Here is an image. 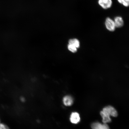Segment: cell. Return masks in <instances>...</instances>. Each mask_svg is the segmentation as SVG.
Here are the masks:
<instances>
[{"mask_svg": "<svg viewBox=\"0 0 129 129\" xmlns=\"http://www.w3.org/2000/svg\"><path fill=\"white\" fill-rule=\"evenodd\" d=\"M103 113L108 115L114 117H117L118 115L117 112L116 110L113 107L111 106H106L104 108L102 111Z\"/></svg>", "mask_w": 129, "mask_h": 129, "instance_id": "6da1fadb", "label": "cell"}, {"mask_svg": "<svg viewBox=\"0 0 129 129\" xmlns=\"http://www.w3.org/2000/svg\"><path fill=\"white\" fill-rule=\"evenodd\" d=\"M105 25L106 28L110 31H114L115 30L116 27L114 21L109 17L106 19Z\"/></svg>", "mask_w": 129, "mask_h": 129, "instance_id": "7a4b0ae2", "label": "cell"}, {"mask_svg": "<svg viewBox=\"0 0 129 129\" xmlns=\"http://www.w3.org/2000/svg\"><path fill=\"white\" fill-rule=\"evenodd\" d=\"M112 4V0H99L98 4L103 9H106L110 8Z\"/></svg>", "mask_w": 129, "mask_h": 129, "instance_id": "3957f363", "label": "cell"}, {"mask_svg": "<svg viewBox=\"0 0 129 129\" xmlns=\"http://www.w3.org/2000/svg\"><path fill=\"white\" fill-rule=\"evenodd\" d=\"M91 127L92 129H109L107 124H102L99 122L93 123L91 125Z\"/></svg>", "mask_w": 129, "mask_h": 129, "instance_id": "277c9868", "label": "cell"}, {"mask_svg": "<svg viewBox=\"0 0 129 129\" xmlns=\"http://www.w3.org/2000/svg\"><path fill=\"white\" fill-rule=\"evenodd\" d=\"M70 120L73 123L77 124L78 123L80 120L79 114L76 112L72 113L70 116Z\"/></svg>", "mask_w": 129, "mask_h": 129, "instance_id": "5b68a950", "label": "cell"}, {"mask_svg": "<svg viewBox=\"0 0 129 129\" xmlns=\"http://www.w3.org/2000/svg\"><path fill=\"white\" fill-rule=\"evenodd\" d=\"M63 104L66 106H70L72 105L73 103V99L70 96H66L63 99Z\"/></svg>", "mask_w": 129, "mask_h": 129, "instance_id": "8992f818", "label": "cell"}, {"mask_svg": "<svg viewBox=\"0 0 129 129\" xmlns=\"http://www.w3.org/2000/svg\"><path fill=\"white\" fill-rule=\"evenodd\" d=\"M114 23L115 27L117 28H120L123 26L124 22L122 17H117L114 18Z\"/></svg>", "mask_w": 129, "mask_h": 129, "instance_id": "52a82bcc", "label": "cell"}, {"mask_svg": "<svg viewBox=\"0 0 129 129\" xmlns=\"http://www.w3.org/2000/svg\"><path fill=\"white\" fill-rule=\"evenodd\" d=\"M100 114L103 118L102 121L103 123L107 124L111 122V119L110 116L104 114L102 111L101 112Z\"/></svg>", "mask_w": 129, "mask_h": 129, "instance_id": "ba28073f", "label": "cell"}, {"mask_svg": "<svg viewBox=\"0 0 129 129\" xmlns=\"http://www.w3.org/2000/svg\"><path fill=\"white\" fill-rule=\"evenodd\" d=\"M69 44L72 45L77 48H79L80 43L79 40L76 39H70L69 41Z\"/></svg>", "mask_w": 129, "mask_h": 129, "instance_id": "9c48e42d", "label": "cell"}, {"mask_svg": "<svg viewBox=\"0 0 129 129\" xmlns=\"http://www.w3.org/2000/svg\"><path fill=\"white\" fill-rule=\"evenodd\" d=\"M117 1L125 7H128L129 6V0H117Z\"/></svg>", "mask_w": 129, "mask_h": 129, "instance_id": "30bf717a", "label": "cell"}, {"mask_svg": "<svg viewBox=\"0 0 129 129\" xmlns=\"http://www.w3.org/2000/svg\"><path fill=\"white\" fill-rule=\"evenodd\" d=\"M68 48L69 51L73 53L76 52L77 51V48L72 45L69 44Z\"/></svg>", "mask_w": 129, "mask_h": 129, "instance_id": "8fae6325", "label": "cell"}, {"mask_svg": "<svg viewBox=\"0 0 129 129\" xmlns=\"http://www.w3.org/2000/svg\"><path fill=\"white\" fill-rule=\"evenodd\" d=\"M0 129H10L9 127L5 124L0 123Z\"/></svg>", "mask_w": 129, "mask_h": 129, "instance_id": "7c38bea8", "label": "cell"}, {"mask_svg": "<svg viewBox=\"0 0 129 129\" xmlns=\"http://www.w3.org/2000/svg\"><path fill=\"white\" fill-rule=\"evenodd\" d=\"M21 101L22 102H24V101H25V100L24 99V98H21Z\"/></svg>", "mask_w": 129, "mask_h": 129, "instance_id": "4fadbf2b", "label": "cell"}]
</instances>
